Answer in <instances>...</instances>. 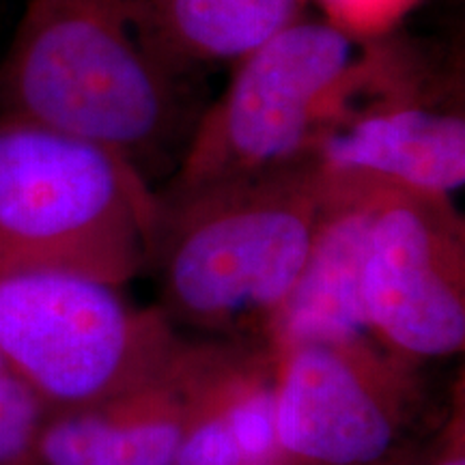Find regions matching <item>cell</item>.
<instances>
[{"label": "cell", "instance_id": "6da1fadb", "mask_svg": "<svg viewBox=\"0 0 465 465\" xmlns=\"http://www.w3.org/2000/svg\"><path fill=\"white\" fill-rule=\"evenodd\" d=\"M328 177L317 158L158 194L147 259L158 308L205 339L261 341L304 270Z\"/></svg>", "mask_w": 465, "mask_h": 465}, {"label": "cell", "instance_id": "7a4b0ae2", "mask_svg": "<svg viewBox=\"0 0 465 465\" xmlns=\"http://www.w3.org/2000/svg\"><path fill=\"white\" fill-rule=\"evenodd\" d=\"M183 84L143 50L132 0H26L0 61V113L102 144L144 177L194 130Z\"/></svg>", "mask_w": 465, "mask_h": 465}, {"label": "cell", "instance_id": "3957f363", "mask_svg": "<svg viewBox=\"0 0 465 465\" xmlns=\"http://www.w3.org/2000/svg\"><path fill=\"white\" fill-rule=\"evenodd\" d=\"M158 194L114 151L0 113V274L69 272L125 287L144 270Z\"/></svg>", "mask_w": 465, "mask_h": 465}, {"label": "cell", "instance_id": "277c9868", "mask_svg": "<svg viewBox=\"0 0 465 465\" xmlns=\"http://www.w3.org/2000/svg\"><path fill=\"white\" fill-rule=\"evenodd\" d=\"M188 339L124 287L69 274H0V353L50 411L102 403L151 380Z\"/></svg>", "mask_w": 465, "mask_h": 465}, {"label": "cell", "instance_id": "5b68a950", "mask_svg": "<svg viewBox=\"0 0 465 465\" xmlns=\"http://www.w3.org/2000/svg\"><path fill=\"white\" fill-rule=\"evenodd\" d=\"M325 20H302L242 58L199 114L166 192L231 182L315 158L360 52Z\"/></svg>", "mask_w": 465, "mask_h": 465}, {"label": "cell", "instance_id": "8992f818", "mask_svg": "<svg viewBox=\"0 0 465 465\" xmlns=\"http://www.w3.org/2000/svg\"><path fill=\"white\" fill-rule=\"evenodd\" d=\"M422 403L420 366L373 341H312L278 364L274 465H377Z\"/></svg>", "mask_w": 465, "mask_h": 465}, {"label": "cell", "instance_id": "52a82bcc", "mask_svg": "<svg viewBox=\"0 0 465 465\" xmlns=\"http://www.w3.org/2000/svg\"><path fill=\"white\" fill-rule=\"evenodd\" d=\"M366 322L420 366L465 347V224L449 194L381 182L362 270Z\"/></svg>", "mask_w": 465, "mask_h": 465}, {"label": "cell", "instance_id": "ba28073f", "mask_svg": "<svg viewBox=\"0 0 465 465\" xmlns=\"http://www.w3.org/2000/svg\"><path fill=\"white\" fill-rule=\"evenodd\" d=\"M216 341H188L158 375L102 403L50 411L33 465H174Z\"/></svg>", "mask_w": 465, "mask_h": 465}, {"label": "cell", "instance_id": "9c48e42d", "mask_svg": "<svg viewBox=\"0 0 465 465\" xmlns=\"http://www.w3.org/2000/svg\"><path fill=\"white\" fill-rule=\"evenodd\" d=\"M325 177L328 199L315 243L263 339L278 358L302 342L373 341L362 270L381 179L332 171H325Z\"/></svg>", "mask_w": 465, "mask_h": 465}, {"label": "cell", "instance_id": "30bf717a", "mask_svg": "<svg viewBox=\"0 0 465 465\" xmlns=\"http://www.w3.org/2000/svg\"><path fill=\"white\" fill-rule=\"evenodd\" d=\"M420 93L360 104L319 136L325 171L364 174L435 194L465 183V119L418 102Z\"/></svg>", "mask_w": 465, "mask_h": 465}, {"label": "cell", "instance_id": "8fae6325", "mask_svg": "<svg viewBox=\"0 0 465 465\" xmlns=\"http://www.w3.org/2000/svg\"><path fill=\"white\" fill-rule=\"evenodd\" d=\"M278 364L265 342L218 339L174 465L274 463Z\"/></svg>", "mask_w": 465, "mask_h": 465}, {"label": "cell", "instance_id": "7c38bea8", "mask_svg": "<svg viewBox=\"0 0 465 465\" xmlns=\"http://www.w3.org/2000/svg\"><path fill=\"white\" fill-rule=\"evenodd\" d=\"M308 0H132L143 50L164 72L242 61L302 20Z\"/></svg>", "mask_w": 465, "mask_h": 465}, {"label": "cell", "instance_id": "4fadbf2b", "mask_svg": "<svg viewBox=\"0 0 465 465\" xmlns=\"http://www.w3.org/2000/svg\"><path fill=\"white\" fill-rule=\"evenodd\" d=\"M48 414V405L0 353V465H33Z\"/></svg>", "mask_w": 465, "mask_h": 465}, {"label": "cell", "instance_id": "5bb4252c", "mask_svg": "<svg viewBox=\"0 0 465 465\" xmlns=\"http://www.w3.org/2000/svg\"><path fill=\"white\" fill-rule=\"evenodd\" d=\"M325 22L353 42H377L401 25L418 0H317Z\"/></svg>", "mask_w": 465, "mask_h": 465}, {"label": "cell", "instance_id": "9a60e30c", "mask_svg": "<svg viewBox=\"0 0 465 465\" xmlns=\"http://www.w3.org/2000/svg\"><path fill=\"white\" fill-rule=\"evenodd\" d=\"M422 465H465V399L461 380L452 394L449 416L444 418L431 444L424 446Z\"/></svg>", "mask_w": 465, "mask_h": 465}, {"label": "cell", "instance_id": "2e32d148", "mask_svg": "<svg viewBox=\"0 0 465 465\" xmlns=\"http://www.w3.org/2000/svg\"><path fill=\"white\" fill-rule=\"evenodd\" d=\"M422 450L424 446L416 444V441L411 440H405L391 457L383 459V461L377 465H422Z\"/></svg>", "mask_w": 465, "mask_h": 465}, {"label": "cell", "instance_id": "e0dca14e", "mask_svg": "<svg viewBox=\"0 0 465 465\" xmlns=\"http://www.w3.org/2000/svg\"><path fill=\"white\" fill-rule=\"evenodd\" d=\"M267 465H274V463H267Z\"/></svg>", "mask_w": 465, "mask_h": 465}]
</instances>
